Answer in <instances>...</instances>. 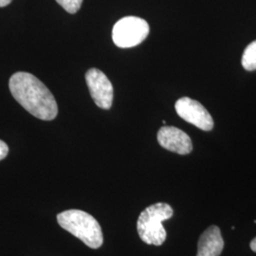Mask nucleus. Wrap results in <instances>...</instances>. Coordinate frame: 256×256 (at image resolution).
Returning <instances> with one entry per match:
<instances>
[{"instance_id": "f8f14e48", "label": "nucleus", "mask_w": 256, "mask_h": 256, "mask_svg": "<svg viewBox=\"0 0 256 256\" xmlns=\"http://www.w3.org/2000/svg\"><path fill=\"white\" fill-rule=\"evenodd\" d=\"M12 1V0H0V7L8 6Z\"/></svg>"}, {"instance_id": "39448f33", "label": "nucleus", "mask_w": 256, "mask_h": 256, "mask_svg": "<svg viewBox=\"0 0 256 256\" xmlns=\"http://www.w3.org/2000/svg\"><path fill=\"white\" fill-rule=\"evenodd\" d=\"M174 108L182 119L202 130L210 131L214 128V120L200 102L183 97L176 101Z\"/></svg>"}, {"instance_id": "0eeeda50", "label": "nucleus", "mask_w": 256, "mask_h": 256, "mask_svg": "<svg viewBox=\"0 0 256 256\" xmlns=\"http://www.w3.org/2000/svg\"><path fill=\"white\" fill-rule=\"evenodd\" d=\"M158 142L166 150L187 155L192 150V140L185 132L174 126H164L158 132Z\"/></svg>"}, {"instance_id": "ddd939ff", "label": "nucleus", "mask_w": 256, "mask_h": 256, "mask_svg": "<svg viewBox=\"0 0 256 256\" xmlns=\"http://www.w3.org/2000/svg\"><path fill=\"white\" fill-rule=\"evenodd\" d=\"M250 248H252L254 252H256V238L252 240V242H250Z\"/></svg>"}, {"instance_id": "7ed1b4c3", "label": "nucleus", "mask_w": 256, "mask_h": 256, "mask_svg": "<svg viewBox=\"0 0 256 256\" xmlns=\"http://www.w3.org/2000/svg\"><path fill=\"white\" fill-rule=\"evenodd\" d=\"M173 214L172 207L162 202L146 208L138 218V234L140 239L148 245H162L166 239V230L162 222L171 218Z\"/></svg>"}, {"instance_id": "1a4fd4ad", "label": "nucleus", "mask_w": 256, "mask_h": 256, "mask_svg": "<svg viewBox=\"0 0 256 256\" xmlns=\"http://www.w3.org/2000/svg\"><path fill=\"white\" fill-rule=\"evenodd\" d=\"M242 66L248 72L256 70V40L245 48L242 56Z\"/></svg>"}, {"instance_id": "423d86ee", "label": "nucleus", "mask_w": 256, "mask_h": 256, "mask_svg": "<svg viewBox=\"0 0 256 256\" xmlns=\"http://www.w3.org/2000/svg\"><path fill=\"white\" fill-rule=\"evenodd\" d=\"M86 81L92 99L102 110H110L113 102V86L100 70L90 68L86 74Z\"/></svg>"}, {"instance_id": "f03ea898", "label": "nucleus", "mask_w": 256, "mask_h": 256, "mask_svg": "<svg viewBox=\"0 0 256 256\" xmlns=\"http://www.w3.org/2000/svg\"><path fill=\"white\" fill-rule=\"evenodd\" d=\"M63 229L79 238L88 247L98 248L104 242L101 226L90 214L81 210H68L57 216Z\"/></svg>"}, {"instance_id": "20e7f679", "label": "nucleus", "mask_w": 256, "mask_h": 256, "mask_svg": "<svg viewBox=\"0 0 256 256\" xmlns=\"http://www.w3.org/2000/svg\"><path fill=\"white\" fill-rule=\"evenodd\" d=\"M149 34V25L144 19L126 16L114 25L112 39L115 45L128 48L140 45Z\"/></svg>"}, {"instance_id": "f257e3e1", "label": "nucleus", "mask_w": 256, "mask_h": 256, "mask_svg": "<svg viewBox=\"0 0 256 256\" xmlns=\"http://www.w3.org/2000/svg\"><path fill=\"white\" fill-rule=\"evenodd\" d=\"M12 97L37 119L54 120L58 106L52 93L32 74L16 72L10 79Z\"/></svg>"}, {"instance_id": "6e6552de", "label": "nucleus", "mask_w": 256, "mask_h": 256, "mask_svg": "<svg viewBox=\"0 0 256 256\" xmlns=\"http://www.w3.org/2000/svg\"><path fill=\"white\" fill-rule=\"evenodd\" d=\"M224 248V241L218 226H210L202 234L198 243L196 256H220Z\"/></svg>"}, {"instance_id": "9d476101", "label": "nucleus", "mask_w": 256, "mask_h": 256, "mask_svg": "<svg viewBox=\"0 0 256 256\" xmlns=\"http://www.w3.org/2000/svg\"><path fill=\"white\" fill-rule=\"evenodd\" d=\"M56 2L70 14H76L82 6V0H56Z\"/></svg>"}, {"instance_id": "9b49d317", "label": "nucleus", "mask_w": 256, "mask_h": 256, "mask_svg": "<svg viewBox=\"0 0 256 256\" xmlns=\"http://www.w3.org/2000/svg\"><path fill=\"white\" fill-rule=\"evenodd\" d=\"M8 153H9V147L3 140H0V160H4L8 155Z\"/></svg>"}]
</instances>
